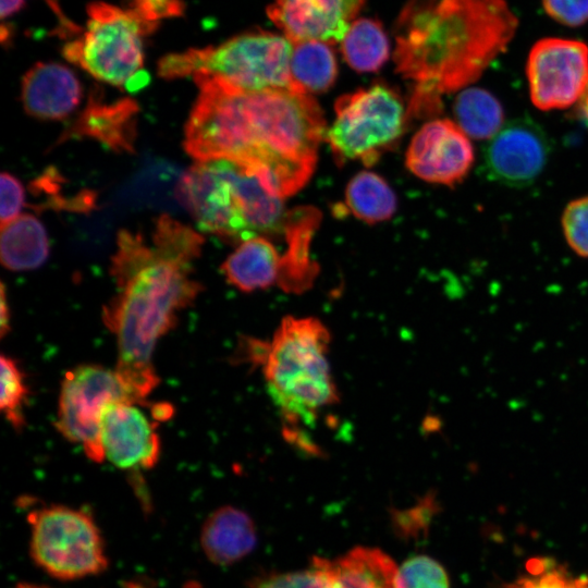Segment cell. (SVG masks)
Wrapping results in <instances>:
<instances>
[{
  "label": "cell",
  "mask_w": 588,
  "mask_h": 588,
  "mask_svg": "<svg viewBox=\"0 0 588 588\" xmlns=\"http://www.w3.org/2000/svg\"><path fill=\"white\" fill-rule=\"evenodd\" d=\"M193 78L199 94L184 130L193 159L241 163L280 198L307 183L326 134L322 112L308 94L247 91L205 74Z\"/></svg>",
  "instance_id": "obj_1"
},
{
  "label": "cell",
  "mask_w": 588,
  "mask_h": 588,
  "mask_svg": "<svg viewBox=\"0 0 588 588\" xmlns=\"http://www.w3.org/2000/svg\"><path fill=\"white\" fill-rule=\"evenodd\" d=\"M505 0H412L397 22L396 70L415 83L411 111H438L442 94L475 82L517 29Z\"/></svg>",
  "instance_id": "obj_2"
},
{
  "label": "cell",
  "mask_w": 588,
  "mask_h": 588,
  "mask_svg": "<svg viewBox=\"0 0 588 588\" xmlns=\"http://www.w3.org/2000/svg\"><path fill=\"white\" fill-rule=\"evenodd\" d=\"M152 247L151 260L119 286L120 294L103 314L117 336L115 371L142 403L159 381L152 365L157 342L201 290L189 265L167 259Z\"/></svg>",
  "instance_id": "obj_3"
},
{
  "label": "cell",
  "mask_w": 588,
  "mask_h": 588,
  "mask_svg": "<svg viewBox=\"0 0 588 588\" xmlns=\"http://www.w3.org/2000/svg\"><path fill=\"white\" fill-rule=\"evenodd\" d=\"M331 334L314 317L282 319L269 342L249 339L248 363L261 366L269 394L293 437L301 424L315 422L326 408L339 403L328 352Z\"/></svg>",
  "instance_id": "obj_4"
},
{
  "label": "cell",
  "mask_w": 588,
  "mask_h": 588,
  "mask_svg": "<svg viewBox=\"0 0 588 588\" xmlns=\"http://www.w3.org/2000/svg\"><path fill=\"white\" fill-rule=\"evenodd\" d=\"M175 193L200 231L228 240L244 242L277 231L286 218L281 198L246 167L230 160L196 162Z\"/></svg>",
  "instance_id": "obj_5"
},
{
  "label": "cell",
  "mask_w": 588,
  "mask_h": 588,
  "mask_svg": "<svg viewBox=\"0 0 588 588\" xmlns=\"http://www.w3.org/2000/svg\"><path fill=\"white\" fill-rule=\"evenodd\" d=\"M292 51L293 42L284 35L243 33L216 46L167 54L158 62V74L164 79L205 74L247 91L297 90L291 76Z\"/></svg>",
  "instance_id": "obj_6"
},
{
  "label": "cell",
  "mask_w": 588,
  "mask_h": 588,
  "mask_svg": "<svg viewBox=\"0 0 588 588\" xmlns=\"http://www.w3.org/2000/svg\"><path fill=\"white\" fill-rule=\"evenodd\" d=\"M152 32L130 9L97 1L87 7L86 28L62 53L98 81L131 88L144 65L143 39Z\"/></svg>",
  "instance_id": "obj_7"
},
{
  "label": "cell",
  "mask_w": 588,
  "mask_h": 588,
  "mask_svg": "<svg viewBox=\"0 0 588 588\" xmlns=\"http://www.w3.org/2000/svg\"><path fill=\"white\" fill-rule=\"evenodd\" d=\"M29 551L50 576L73 580L106 569L105 543L94 518L85 511L51 505L29 513Z\"/></svg>",
  "instance_id": "obj_8"
},
{
  "label": "cell",
  "mask_w": 588,
  "mask_h": 588,
  "mask_svg": "<svg viewBox=\"0 0 588 588\" xmlns=\"http://www.w3.org/2000/svg\"><path fill=\"white\" fill-rule=\"evenodd\" d=\"M405 111L399 95L383 84L342 96L335 120L326 131L338 161L360 160L373 164L403 132Z\"/></svg>",
  "instance_id": "obj_9"
},
{
  "label": "cell",
  "mask_w": 588,
  "mask_h": 588,
  "mask_svg": "<svg viewBox=\"0 0 588 588\" xmlns=\"http://www.w3.org/2000/svg\"><path fill=\"white\" fill-rule=\"evenodd\" d=\"M115 402L142 404L115 370L77 366L61 382L56 427L65 439L82 444L90 460L101 462V418L107 406Z\"/></svg>",
  "instance_id": "obj_10"
},
{
  "label": "cell",
  "mask_w": 588,
  "mask_h": 588,
  "mask_svg": "<svg viewBox=\"0 0 588 588\" xmlns=\"http://www.w3.org/2000/svg\"><path fill=\"white\" fill-rule=\"evenodd\" d=\"M526 76L536 108L566 109L588 89V46L575 39L542 38L529 51Z\"/></svg>",
  "instance_id": "obj_11"
},
{
  "label": "cell",
  "mask_w": 588,
  "mask_h": 588,
  "mask_svg": "<svg viewBox=\"0 0 588 588\" xmlns=\"http://www.w3.org/2000/svg\"><path fill=\"white\" fill-rule=\"evenodd\" d=\"M551 144L544 130L530 118H517L504 124L490 138L483 166L488 176L503 185L524 187L544 169Z\"/></svg>",
  "instance_id": "obj_12"
},
{
  "label": "cell",
  "mask_w": 588,
  "mask_h": 588,
  "mask_svg": "<svg viewBox=\"0 0 588 588\" xmlns=\"http://www.w3.org/2000/svg\"><path fill=\"white\" fill-rule=\"evenodd\" d=\"M474 159L473 145L457 123L437 119L413 137L406 166L419 179L452 186L467 175Z\"/></svg>",
  "instance_id": "obj_13"
},
{
  "label": "cell",
  "mask_w": 588,
  "mask_h": 588,
  "mask_svg": "<svg viewBox=\"0 0 588 588\" xmlns=\"http://www.w3.org/2000/svg\"><path fill=\"white\" fill-rule=\"evenodd\" d=\"M365 0H273L271 22L292 42H341Z\"/></svg>",
  "instance_id": "obj_14"
},
{
  "label": "cell",
  "mask_w": 588,
  "mask_h": 588,
  "mask_svg": "<svg viewBox=\"0 0 588 588\" xmlns=\"http://www.w3.org/2000/svg\"><path fill=\"white\" fill-rule=\"evenodd\" d=\"M100 441L105 460L122 469H148L159 458L156 425L135 403L115 402L107 406L101 418Z\"/></svg>",
  "instance_id": "obj_15"
},
{
  "label": "cell",
  "mask_w": 588,
  "mask_h": 588,
  "mask_svg": "<svg viewBox=\"0 0 588 588\" xmlns=\"http://www.w3.org/2000/svg\"><path fill=\"white\" fill-rule=\"evenodd\" d=\"M138 112V103L131 98L108 101L98 91H91L87 105L58 143L90 138L114 152H133Z\"/></svg>",
  "instance_id": "obj_16"
},
{
  "label": "cell",
  "mask_w": 588,
  "mask_h": 588,
  "mask_svg": "<svg viewBox=\"0 0 588 588\" xmlns=\"http://www.w3.org/2000/svg\"><path fill=\"white\" fill-rule=\"evenodd\" d=\"M82 95L74 72L60 63H36L22 79L23 107L27 114L37 119H65L77 108Z\"/></svg>",
  "instance_id": "obj_17"
},
{
  "label": "cell",
  "mask_w": 588,
  "mask_h": 588,
  "mask_svg": "<svg viewBox=\"0 0 588 588\" xmlns=\"http://www.w3.org/2000/svg\"><path fill=\"white\" fill-rule=\"evenodd\" d=\"M257 544V529L252 517L234 506L212 512L200 530V546L208 560L230 565L248 555Z\"/></svg>",
  "instance_id": "obj_18"
},
{
  "label": "cell",
  "mask_w": 588,
  "mask_h": 588,
  "mask_svg": "<svg viewBox=\"0 0 588 588\" xmlns=\"http://www.w3.org/2000/svg\"><path fill=\"white\" fill-rule=\"evenodd\" d=\"M318 221L313 208H299L285 218L287 249L281 257L278 285L286 293H304L315 281L318 266L310 257L309 244Z\"/></svg>",
  "instance_id": "obj_19"
},
{
  "label": "cell",
  "mask_w": 588,
  "mask_h": 588,
  "mask_svg": "<svg viewBox=\"0 0 588 588\" xmlns=\"http://www.w3.org/2000/svg\"><path fill=\"white\" fill-rule=\"evenodd\" d=\"M281 255L264 237H253L241 245L225 259L221 271L228 283L242 292H254L278 284Z\"/></svg>",
  "instance_id": "obj_20"
},
{
  "label": "cell",
  "mask_w": 588,
  "mask_h": 588,
  "mask_svg": "<svg viewBox=\"0 0 588 588\" xmlns=\"http://www.w3.org/2000/svg\"><path fill=\"white\" fill-rule=\"evenodd\" d=\"M327 564L332 588H397V567L379 549L357 547Z\"/></svg>",
  "instance_id": "obj_21"
},
{
  "label": "cell",
  "mask_w": 588,
  "mask_h": 588,
  "mask_svg": "<svg viewBox=\"0 0 588 588\" xmlns=\"http://www.w3.org/2000/svg\"><path fill=\"white\" fill-rule=\"evenodd\" d=\"M1 262L12 271L33 270L49 256V241L42 223L33 215L19 216L1 225Z\"/></svg>",
  "instance_id": "obj_22"
},
{
  "label": "cell",
  "mask_w": 588,
  "mask_h": 588,
  "mask_svg": "<svg viewBox=\"0 0 588 588\" xmlns=\"http://www.w3.org/2000/svg\"><path fill=\"white\" fill-rule=\"evenodd\" d=\"M290 66L295 88L308 95L329 89L338 74L330 44L318 40L293 42Z\"/></svg>",
  "instance_id": "obj_23"
},
{
  "label": "cell",
  "mask_w": 588,
  "mask_h": 588,
  "mask_svg": "<svg viewBox=\"0 0 588 588\" xmlns=\"http://www.w3.org/2000/svg\"><path fill=\"white\" fill-rule=\"evenodd\" d=\"M342 54L357 72H375L388 60L390 45L380 22L356 19L341 41Z\"/></svg>",
  "instance_id": "obj_24"
},
{
  "label": "cell",
  "mask_w": 588,
  "mask_h": 588,
  "mask_svg": "<svg viewBox=\"0 0 588 588\" xmlns=\"http://www.w3.org/2000/svg\"><path fill=\"white\" fill-rule=\"evenodd\" d=\"M457 125L475 139L492 138L503 126L504 112L500 101L482 88H467L454 102Z\"/></svg>",
  "instance_id": "obj_25"
},
{
  "label": "cell",
  "mask_w": 588,
  "mask_h": 588,
  "mask_svg": "<svg viewBox=\"0 0 588 588\" xmlns=\"http://www.w3.org/2000/svg\"><path fill=\"white\" fill-rule=\"evenodd\" d=\"M345 201L355 217L368 223L388 220L396 208L390 186L381 176L369 171L357 173L348 182Z\"/></svg>",
  "instance_id": "obj_26"
},
{
  "label": "cell",
  "mask_w": 588,
  "mask_h": 588,
  "mask_svg": "<svg viewBox=\"0 0 588 588\" xmlns=\"http://www.w3.org/2000/svg\"><path fill=\"white\" fill-rule=\"evenodd\" d=\"M151 243L164 258L191 265L200 256L201 235L168 215H161L155 224Z\"/></svg>",
  "instance_id": "obj_27"
},
{
  "label": "cell",
  "mask_w": 588,
  "mask_h": 588,
  "mask_svg": "<svg viewBox=\"0 0 588 588\" xmlns=\"http://www.w3.org/2000/svg\"><path fill=\"white\" fill-rule=\"evenodd\" d=\"M27 396L28 388L24 372L16 360L2 354L0 408L15 429H21L25 424L23 407Z\"/></svg>",
  "instance_id": "obj_28"
},
{
  "label": "cell",
  "mask_w": 588,
  "mask_h": 588,
  "mask_svg": "<svg viewBox=\"0 0 588 588\" xmlns=\"http://www.w3.org/2000/svg\"><path fill=\"white\" fill-rule=\"evenodd\" d=\"M528 575L518 577L503 588H588V575L572 576L568 571L549 559L527 563Z\"/></svg>",
  "instance_id": "obj_29"
},
{
  "label": "cell",
  "mask_w": 588,
  "mask_h": 588,
  "mask_svg": "<svg viewBox=\"0 0 588 588\" xmlns=\"http://www.w3.org/2000/svg\"><path fill=\"white\" fill-rule=\"evenodd\" d=\"M247 588H332V583L327 560L314 558L307 569L264 574Z\"/></svg>",
  "instance_id": "obj_30"
},
{
  "label": "cell",
  "mask_w": 588,
  "mask_h": 588,
  "mask_svg": "<svg viewBox=\"0 0 588 588\" xmlns=\"http://www.w3.org/2000/svg\"><path fill=\"white\" fill-rule=\"evenodd\" d=\"M438 510L439 505L434 493H427L409 507L392 510V528L395 535L403 540H419L427 535Z\"/></svg>",
  "instance_id": "obj_31"
},
{
  "label": "cell",
  "mask_w": 588,
  "mask_h": 588,
  "mask_svg": "<svg viewBox=\"0 0 588 588\" xmlns=\"http://www.w3.org/2000/svg\"><path fill=\"white\" fill-rule=\"evenodd\" d=\"M397 588H450L449 575L434 559L418 554L397 567Z\"/></svg>",
  "instance_id": "obj_32"
},
{
  "label": "cell",
  "mask_w": 588,
  "mask_h": 588,
  "mask_svg": "<svg viewBox=\"0 0 588 588\" xmlns=\"http://www.w3.org/2000/svg\"><path fill=\"white\" fill-rule=\"evenodd\" d=\"M62 181L63 179L56 169H48L33 182L32 189L34 194H44L46 197L44 205L50 208L78 212H86L94 208L95 193L82 191L78 195L69 198L60 194Z\"/></svg>",
  "instance_id": "obj_33"
},
{
  "label": "cell",
  "mask_w": 588,
  "mask_h": 588,
  "mask_svg": "<svg viewBox=\"0 0 588 588\" xmlns=\"http://www.w3.org/2000/svg\"><path fill=\"white\" fill-rule=\"evenodd\" d=\"M561 222L568 246L578 256L588 258V195L568 203Z\"/></svg>",
  "instance_id": "obj_34"
},
{
  "label": "cell",
  "mask_w": 588,
  "mask_h": 588,
  "mask_svg": "<svg viewBox=\"0 0 588 588\" xmlns=\"http://www.w3.org/2000/svg\"><path fill=\"white\" fill-rule=\"evenodd\" d=\"M184 7V0H131L127 9L156 30L162 20L181 15Z\"/></svg>",
  "instance_id": "obj_35"
},
{
  "label": "cell",
  "mask_w": 588,
  "mask_h": 588,
  "mask_svg": "<svg viewBox=\"0 0 588 588\" xmlns=\"http://www.w3.org/2000/svg\"><path fill=\"white\" fill-rule=\"evenodd\" d=\"M547 14L566 26H580L588 22V0H542Z\"/></svg>",
  "instance_id": "obj_36"
},
{
  "label": "cell",
  "mask_w": 588,
  "mask_h": 588,
  "mask_svg": "<svg viewBox=\"0 0 588 588\" xmlns=\"http://www.w3.org/2000/svg\"><path fill=\"white\" fill-rule=\"evenodd\" d=\"M0 221L4 225L21 216L25 205V192L21 182L10 173L1 174Z\"/></svg>",
  "instance_id": "obj_37"
},
{
  "label": "cell",
  "mask_w": 588,
  "mask_h": 588,
  "mask_svg": "<svg viewBox=\"0 0 588 588\" xmlns=\"http://www.w3.org/2000/svg\"><path fill=\"white\" fill-rule=\"evenodd\" d=\"M1 335L4 336L10 329V309L5 298L4 284L1 286V314H0Z\"/></svg>",
  "instance_id": "obj_38"
},
{
  "label": "cell",
  "mask_w": 588,
  "mask_h": 588,
  "mask_svg": "<svg viewBox=\"0 0 588 588\" xmlns=\"http://www.w3.org/2000/svg\"><path fill=\"white\" fill-rule=\"evenodd\" d=\"M25 0H1V17L5 19L16 13Z\"/></svg>",
  "instance_id": "obj_39"
},
{
  "label": "cell",
  "mask_w": 588,
  "mask_h": 588,
  "mask_svg": "<svg viewBox=\"0 0 588 588\" xmlns=\"http://www.w3.org/2000/svg\"><path fill=\"white\" fill-rule=\"evenodd\" d=\"M15 588H49V587L23 583V584H19Z\"/></svg>",
  "instance_id": "obj_40"
}]
</instances>
